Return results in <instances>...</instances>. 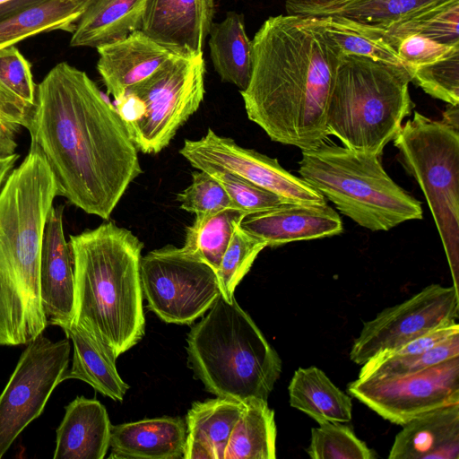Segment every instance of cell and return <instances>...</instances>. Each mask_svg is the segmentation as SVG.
<instances>
[{"instance_id": "obj_1", "label": "cell", "mask_w": 459, "mask_h": 459, "mask_svg": "<svg viewBox=\"0 0 459 459\" xmlns=\"http://www.w3.org/2000/svg\"><path fill=\"white\" fill-rule=\"evenodd\" d=\"M26 129L53 173L57 195L86 213L108 220L143 172L116 108L85 72L66 62L38 85Z\"/></svg>"}, {"instance_id": "obj_2", "label": "cell", "mask_w": 459, "mask_h": 459, "mask_svg": "<svg viewBox=\"0 0 459 459\" xmlns=\"http://www.w3.org/2000/svg\"><path fill=\"white\" fill-rule=\"evenodd\" d=\"M251 42V78L240 91L247 117L274 142L315 148L328 136L340 48L316 17L290 13L266 19Z\"/></svg>"}, {"instance_id": "obj_3", "label": "cell", "mask_w": 459, "mask_h": 459, "mask_svg": "<svg viewBox=\"0 0 459 459\" xmlns=\"http://www.w3.org/2000/svg\"><path fill=\"white\" fill-rule=\"evenodd\" d=\"M57 186L35 146L0 190V345L27 344L43 333L39 268L44 230Z\"/></svg>"}, {"instance_id": "obj_4", "label": "cell", "mask_w": 459, "mask_h": 459, "mask_svg": "<svg viewBox=\"0 0 459 459\" xmlns=\"http://www.w3.org/2000/svg\"><path fill=\"white\" fill-rule=\"evenodd\" d=\"M74 321L117 359L143 337L140 264L143 243L113 221L71 235Z\"/></svg>"}, {"instance_id": "obj_5", "label": "cell", "mask_w": 459, "mask_h": 459, "mask_svg": "<svg viewBox=\"0 0 459 459\" xmlns=\"http://www.w3.org/2000/svg\"><path fill=\"white\" fill-rule=\"evenodd\" d=\"M195 377L217 397L267 401L281 373V359L234 299L221 295L186 338Z\"/></svg>"}, {"instance_id": "obj_6", "label": "cell", "mask_w": 459, "mask_h": 459, "mask_svg": "<svg viewBox=\"0 0 459 459\" xmlns=\"http://www.w3.org/2000/svg\"><path fill=\"white\" fill-rule=\"evenodd\" d=\"M403 68L356 55L342 56L326 115V133L344 147L380 157L414 108Z\"/></svg>"}, {"instance_id": "obj_7", "label": "cell", "mask_w": 459, "mask_h": 459, "mask_svg": "<svg viewBox=\"0 0 459 459\" xmlns=\"http://www.w3.org/2000/svg\"><path fill=\"white\" fill-rule=\"evenodd\" d=\"M299 174L359 226L386 231L421 220V203L385 171L379 157L356 152L325 137L301 151Z\"/></svg>"}, {"instance_id": "obj_8", "label": "cell", "mask_w": 459, "mask_h": 459, "mask_svg": "<svg viewBox=\"0 0 459 459\" xmlns=\"http://www.w3.org/2000/svg\"><path fill=\"white\" fill-rule=\"evenodd\" d=\"M397 159L419 184L433 215L458 290L459 129L417 111L393 140Z\"/></svg>"}, {"instance_id": "obj_9", "label": "cell", "mask_w": 459, "mask_h": 459, "mask_svg": "<svg viewBox=\"0 0 459 459\" xmlns=\"http://www.w3.org/2000/svg\"><path fill=\"white\" fill-rule=\"evenodd\" d=\"M204 75L203 53L178 55L116 100V110L137 150L156 154L169 144L199 108Z\"/></svg>"}, {"instance_id": "obj_10", "label": "cell", "mask_w": 459, "mask_h": 459, "mask_svg": "<svg viewBox=\"0 0 459 459\" xmlns=\"http://www.w3.org/2000/svg\"><path fill=\"white\" fill-rule=\"evenodd\" d=\"M140 276L148 308L169 324H192L221 296L216 272L171 245L142 256Z\"/></svg>"}, {"instance_id": "obj_11", "label": "cell", "mask_w": 459, "mask_h": 459, "mask_svg": "<svg viewBox=\"0 0 459 459\" xmlns=\"http://www.w3.org/2000/svg\"><path fill=\"white\" fill-rule=\"evenodd\" d=\"M70 351L67 337L53 342L41 333L28 343L0 394V459L64 381Z\"/></svg>"}, {"instance_id": "obj_12", "label": "cell", "mask_w": 459, "mask_h": 459, "mask_svg": "<svg viewBox=\"0 0 459 459\" xmlns=\"http://www.w3.org/2000/svg\"><path fill=\"white\" fill-rule=\"evenodd\" d=\"M347 391L383 419L403 426L434 409L459 403V357L418 372L358 377Z\"/></svg>"}, {"instance_id": "obj_13", "label": "cell", "mask_w": 459, "mask_h": 459, "mask_svg": "<svg viewBox=\"0 0 459 459\" xmlns=\"http://www.w3.org/2000/svg\"><path fill=\"white\" fill-rule=\"evenodd\" d=\"M458 316V290L454 286L428 285L365 322L350 359L361 366L380 352L394 351L429 331L455 323Z\"/></svg>"}, {"instance_id": "obj_14", "label": "cell", "mask_w": 459, "mask_h": 459, "mask_svg": "<svg viewBox=\"0 0 459 459\" xmlns=\"http://www.w3.org/2000/svg\"><path fill=\"white\" fill-rule=\"evenodd\" d=\"M179 153L199 170L221 169L268 190L285 202L325 204L326 199L300 177L283 169L277 159L239 146L209 128L198 140H185Z\"/></svg>"}, {"instance_id": "obj_15", "label": "cell", "mask_w": 459, "mask_h": 459, "mask_svg": "<svg viewBox=\"0 0 459 459\" xmlns=\"http://www.w3.org/2000/svg\"><path fill=\"white\" fill-rule=\"evenodd\" d=\"M64 205L48 213L41 246L39 287L48 325L65 332L74 321L75 285L73 255L64 231Z\"/></svg>"}, {"instance_id": "obj_16", "label": "cell", "mask_w": 459, "mask_h": 459, "mask_svg": "<svg viewBox=\"0 0 459 459\" xmlns=\"http://www.w3.org/2000/svg\"><path fill=\"white\" fill-rule=\"evenodd\" d=\"M214 0H146L141 30L181 56L203 53Z\"/></svg>"}, {"instance_id": "obj_17", "label": "cell", "mask_w": 459, "mask_h": 459, "mask_svg": "<svg viewBox=\"0 0 459 459\" xmlns=\"http://www.w3.org/2000/svg\"><path fill=\"white\" fill-rule=\"evenodd\" d=\"M239 226L263 240L266 247L339 235L343 227L339 214L325 204L282 203L248 213Z\"/></svg>"}, {"instance_id": "obj_18", "label": "cell", "mask_w": 459, "mask_h": 459, "mask_svg": "<svg viewBox=\"0 0 459 459\" xmlns=\"http://www.w3.org/2000/svg\"><path fill=\"white\" fill-rule=\"evenodd\" d=\"M97 70L108 94L121 99L178 54L161 46L141 30L97 48ZM181 56V55H180Z\"/></svg>"}, {"instance_id": "obj_19", "label": "cell", "mask_w": 459, "mask_h": 459, "mask_svg": "<svg viewBox=\"0 0 459 459\" xmlns=\"http://www.w3.org/2000/svg\"><path fill=\"white\" fill-rule=\"evenodd\" d=\"M389 459H458L459 403L429 411L403 425Z\"/></svg>"}, {"instance_id": "obj_20", "label": "cell", "mask_w": 459, "mask_h": 459, "mask_svg": "<svg viewBox=\"0 0 459 459\" xmlns=\"http://www.w3.org/2000/svg\"><path fill=\"white\" fill-rule=\"evenodd\" d=\"M186 421L178 417L143 419L111 426L108 458H183Z\"/></svg>"}, {"instance_id": "obj_21", "label": "cell", "mask_w": 459, "mask_h": 459, "mask_svg": "<svg viewBox=\"0 0 459 459\" xmlns=\"http://www.w3.org/2000/svg\"><path fill=\"white\" fill-rule=\"evenodd\" d=\"M111 426L102 403L77 396L65 406L53 458L103 459L109 448Z\"/></svg>"}, {"instance_id": "obj_22", "label": "cell", "mask_w": 459, "mask_h": 459, "mask_svg": "<svg viewBox=\"0 0 459 459\" xmlns=\"http://www.w3.org/2000/svg\"><path fill=\"white\" fill-rule=\"evenodd\" d=\"M459 0H287V13L301 16H341L385 27L403 22Z\"/></svg>"}, {"instance_id": "obj_23", "label": "cell", "mask_w": 459, "mask_h": 459, "mask_svg": "<svg viewBox=\"0 0 459 459\" xmlns=\"http://www.w3.org/2000/svg\"><path fill=\"white\" fill-rule=\"evenodd\" d=\"M244 403L216 397L195 402L186 417L184 459H224L225 449Z\"/></svg>"}, {"instance_id": "obj_24", "label": "cell", "mask_w": 459, "mask_h": 459, "mask_svg": "<svg viewBox=\"0 0 459 459\" xmlns=\"http://www.w3.org/2000/svg\"><path fill=\"white\" fill-rule=\"evenodd\" d=\"M146 0H93L77 21L72 47L99 48L140 30Z\"/></svg>"}, {"instance_id": "obj_25", "label": "cell", "mask_w": 459, "mask_h": 459, "mask_svg": "<svg viewBox=\"0 0 459 459\" xmlns=\"http://www.w3.org/2000/svg\"><path fill=\"white\" fill-rule=\"evenodd\" d=\"M65 333L72 341L74 351L72 367L65 371L64 381L79 379L105 396L123 401L129 385L119 376L114 356L74 322Z\"/></svg>"}, {"instance_id": "obj_26", "label": "cell", "mask_w": 459, "mask_h": 459, "mask_svg": "<svg viewBox=\"0 0 459 459\" xmlns=\"http://www.w3.org/2000/svg\"><path fill=\"white\" fill-rule=\"evenodd\" d=\"M288 393L290 406L305 412L317 423H346L351 420V397L315 366L297 368Z\"/></svg>"}, {"instance_id": "obj_27", "label": "cell", "mask_w": 459, "mask_h": 459, "mask_svg": "<svg viewBox=\"0 0 459 459\" xmlns=\"http://www.w3.org/2000/svg\"><path fill=\"white\" fill-rule=\"evenodd\" d=\"M82 13L67 0H28L0 18V49L42 32H72Z\"/></svg>"}, {"instance_id": "obj_28", "label": "cell", "mask_w": 459, "mask_h": 459, "mask_svg": "<svg viewBox=\"0 0 459 459\" xmlns=\"http://www.w3.org/2000/svg\"><path fill=\"white\" fill-rule=\"evenodd\" d=\"M209 36L211 59L221 81L244 91L251 78L252 42L243 15L228 12L221 22L212 23Z\"/></svg>"}, {"instance_id": "obj_29", "label": "cell", "mask_w": 459, "mask_h": 459, "mask_svg": "<svg viewBox=\"0 0 459 459\" xmlns=\"http://www.w3.org/2000/svg\"><path fill=\"white\" fill-rule=\"evenodd\" d=\"M276 437L274 411L267 401L249 399L244 402L225 449L224 459H274Z\"/></svg>"}, {"instance_id": "obj_30", "label": "cell", "mask_w": 459, "mask_h": 459, "mask_svg": "<svg viewBox=\"0 0 459 459\" xmlns=\"http://www.w3.org/2000/svg\"><path fill=\"white\" fill-rule=\"evenodd\" d=\"M247 213L236 207L195 214L182 248L217 272L236 228Z\"/></svg>"}, {"instance_id": "obj_31", "label": "cell", "mask_w": 459, "mask_h": 459, "mask_svg": "<svg viewBox=\"0 0 459 459\" xmlns=\"http://www.w3.org/2000/svg\"><path fill=\"white\" fill-rule=\"evenodd\" d=\"M342 55H356L405 70L395 48L371 26L341 16L316 17Z\"/></svg>"}, {"instance_id": "obj_32", "label": "cell", "mask_w": 459, "mask_h": 459, "mask_svg": "<svg viewBox=\"0 0 459 459\" xmlns=\"http://www.w3.org/2000/svg\"><path fill=\"white\" fill-rule=\"evenodd\" d=\"M455 357H459V333L448 337L419 354L407 356L377 354L361 365L359 377L418 372Z\"/></svg>"}, {"instance_id": "obj_33", "label": "cell", "mask_w": 459, "mask_h": 459, "mask_svg": "<svg viewBox=\"0 0 459 459\" xmlns=\"http://www.w3.org/2000/svg\"><path fill=\"white\" fill-rule=\"evenodd\" d=\"M313 459H374L375 452L342 422L324 421L311 429L306 449Z\"/></svg>"}, {"instance_id": "obj_34", "label": "cell", "mask_w": 459, "mask_h": 459, "mask_svg": "<svg viewBox=\"0 0 459 459\" xmlns=\"http://www.w3.org/2000/svg\"><path fill=\"white\" fill-rule=\"evenodd\" d=\"M264 247L266 244L263 240L239 225L236 228L216 272L221 295L226 301L231 302L235 299L236 287Z\"/></svg>"}, {"instance_id": "obj_35", "label": "cell", "mask_w": 459, "mask_h": 459, "mask_svg": "<svg viewBox=\"0 0 459 459\" xmlns=\"http://www.w3.org/2000/svg\"><path fill=\"white\" fill-rule=\"evenodd\" d=\"M458 25L459 1L389 25L384 31L387 39L394 46L403 38L415 33L440 43L453 45L459 43Z\"/></svg>"}, {"instance_id": "obj_36", "label": "cell", "mask_w": 459, "mask_h": 459, "mask_svg": "<svg viewBox=\"0 0 459 459\" xmlns=\"http://www.w3.org/2000/svg\"><path fill=\"white\" fill-rule=\"evenodd\" d=\"M413 81L426 93L449 105H459V48L433 63L411 71Z\"/></svg>"}, {"instance_id": "obj_37", "label": "cell", "mask_w": 459, "mask_h": 459, "mask_svg": "<svg viewBox=\"0 0 459 459\" xmlns=\"http://www.w3.org/2000/svg\"><path fill=\"white\" fill-rule=\"evenodd\" d=\"M224 187L234 207L247 214L275 207L286 203L277 195L221 169H206Z\"/></svg>"}, {"instance_id": "obj_38", "label": "cell", "mask_w": 459, "mask_h": 459, "mask_svg": "<svg viewBox=\"0 0 459 459\" xmlns=\"http://www.w3.org/2000/svg\"><path fill=\"white\" fill-rule=\"evenodd\" d=\"M177 201L181 209L195 214L234 207L223 186L204 170L192 172V183L177 195Z\"/></svg>"}, {"instance_id": "obj_39", "label": "cell", "mask_w": 459, "mask_h": 459, "mask_svg": "<svg viewBox=\"0 0 459 459\" xmlns=\"http://www.w3.org/2000/svg\"><path fill=\"white\" fill-rule=\"evenodd\" d=\"M0 82L25 103L34 106L37 88L30 64L15 46L0 49Z\"/></svg>"}, {"instance_id": "obj_40", "label": "cell", "mask_w": 459, "mask_h": 459, "mask_svg": "<svg viewBox=\"0 0 459 459\" xmlns=\"http://www.w3.org/2000/svg\"><path fill=\"white\" fill-rule=\"evenodd\" d=\"M458 48L459 43H440L415 33L403 38L397 43L395 50L411 74L412 69L437 61Z\"/></svg>"}, {"instance_id": "obj_41", "label": "cell", "mask_w": 459, "mask_h": 459, "mask_svg": "<svg viewBox=\"0 0 459 459\" xmlns=\"http://www.w3.org/2000/svg\"><path fill=\"white\" fill-rule=\"evenodd\" d=\"M32 108L0 82V126L27 128Z\"/></svg>"}, {"instance_id": "obj_42", "label": "cell", "mask_w": 459, "mask_h": 459, "mask_svg": "<svg viewBox=\"0 0 459 459\" xmlns=\"http://www.w3.org/2000/svg\"><path fill=\"white\" fill-rule=\"evenodd\" d=\"M18 129L0 126V158L14 154L17 148L16 133Z\"/></svg>"}, {"instance_id": "obj_43", "label": "cell", "mask_w": 459, "mask_h": 459, "mask_svg": "<svg viewBox=\"0 0 459 459\" xmlns=\"http://www.w3.org/2000/svg\"><path fill=\"white\" fill-rule=\"evenodd\" d=\"M19 159V154L14 153L7 157L0 158V190L10 172L13 169L14 164Z\"/></svg>"}, {"instance_id": "obj_44", "label": "cell", "mask_w": 459, "mask_h": 459, "mask_svg": "<svg viewBox=\"0 0 459 459\" xmlns=\"http://www.w3.org/2000/svg\"><path fill=\"white\" fill-rule=\"evenodd\" d=\"M459 105H449L443 113V121L449 126L459 129Z\"/></svg>"}, {"instance_id": "obj_45", "label": "cell", "mask_w": 459, "mask_h": 459, "mask_svg": "<svg viewBox=\"0 0 459 459\" xmlns=\"http://www.w3.org/2000/svg\"><path fill=\"white\" fill-rule=\"evenodd\" d=\"M67 1H70L75 4H77L78 6H80L83 12L84 10L90 5V4L93 1V0H67Z\"/></svg>"}, {"instance_id": "obj_46", "label": "cell", "mask_w": 459, "mask_h": 459, "mask_svg": "<svg viewBox=\"0 0 459 459\" xmlns=\"http://www.w3.org/2000/svg\"><path fill=\"white\" fill-rule=\"evenodd\" d=\"M310 1H315V2H325V1H330V0H310Z\"/></svg>"}]
</instances>
